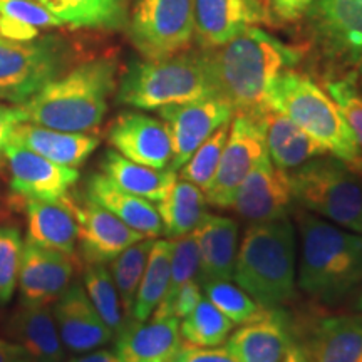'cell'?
Returning a JSON list of instances; mask_svg holds the SVG:
<instances>
[{
	"label": "cell",
	"instance_id": "51",
	"mask_svg": "<svg viewBox=\"0 0 362 362\" xmlns=\"http://www.w3.org/2000/svg\"><path fill=\"white\" fill-rule=\"evenodd\" d=\"M0 27H2V17H0Z\"/></svg>",
	"mask_w": 362,
	"mask_h": 362
},
{
	"label": "cell",
	"instance_id": "1",
	"mask_svg": "<svg viewBox=\"0 0 362 362\" xmlns=\"http://www.w3.org/2000/svg\"><path fill=\"white\" fill-rule=\"evenodd\" d=\"M205 52L216 96L232 104L235 112L252 116L267 110V93L277 76L304 57V49L282 42L260 25Z\"/></svg>",
	"mask_w": 362,
	"mask_h": 362
},
{
	"label": "cell",
	"instance_id": "42",
	"mask_svg": "<svg viewBox=\"0 0 362 362\" xmlns=\"http://www.w3.org/2000/svg\"><path fill=\"white\" fill-rule=\"evenodd\" d=\"M314 0H267L265 8L269 21L279 24H292L305 17Z\"/></svg>",
	"mask_w": 362,
	"mask_h": 362
},
{
	"label": "cell",
	"instance_id": "13",
	"mask_svg": "<svg viewBox=\"0 0 362 362\" xmlns=\"http://www.w3.org/2000/svg\"><path fill=\"white\" fill-rule=\"evenodd\" d=\"M4 168L11 193L24 200H61L79 180L76 168L57 165L17 144L4 149Z\"/></svg>",
	"mask_w": 362,
	"mask_h": 362
},
{
	"label": "cell",
	"instance_id": "17",
	"mask_svg": "<svg viewBox=\"0 0 362 362\" xmlns=\"http://www.w3.org/2000/svg\"><path fill=\"white\" fill-rule=\"evenodd\" d=\"M107 141L119 155L155 170L170 168L171 139L166 124L138 111H126L112 121Z\"/></svg>",
	"mask_w": 362,
	"mask_h": 362
},
{
	"label": "cell",
	"instance_id": "9",
	"mask_svg": "<svg viewBox=\"0 0 362 362\" xmlns=\"http://www.w3.org/2000/svg\"><path fill=\"white\" fill-rule=\"evenodd\" d=\"M310 40L342 78L362 88V0H314L305 13Z\"/></svg>",
	"mask_w": 362,
	"mask_h": 362
},
{
	"label": "cell",
	"instance_id": "19",
	"mask_svg": "<svg viewBox=\"0 0 362 362\" xmlns=\"http://www.w3.org/2000/svg\"><path fill=\"white\" fill-rule=\"evenodd\" d=\"M193 19L194 37L203 51L220 47L243 30L270 22L260 0H193Z\"/></svg>",
	"mask_w": 362,
	"mask_h": 362
},
{
	"label": "cell",
	"instance_id": "22",
	"mask_svg": "<svg viewBox=\"0 0 362 362\" xmlns=\"http://www.w3.org/2000/svg\"><path fill=\"white\" fill-rule=\"evenodd\" d=\"M8 144L27 148L57 165L78 168L99 146V138L90 133H67L33 123L13 128Z\"/></svg>",
	"mask_w": 362,
	"mask_h": 362
},
{
	"label": "cell",
	"instance_id": "15",
	"mask_svg": "<svg viewBox=\"0 0 362 362\" xmlns=\"http://www.w3.org/2000/svg\"><path fill=\"white\" fill-rule=\"evenodd\" d=\"M293 203L288 171L277 168L265 153L240 183L230 210L247 220L269 221L288 218Z\"/></svg>",
	"mask_w": 362,
	"mask_h": 362
},
{
	"label": "cell",
	"instance_id": "31",
	"mask_svg": "<svg viewBox=\"0 0 362 362\" xmlns=\"http://www.w3.org/2000/svg\"><path fill=\"white\" fill-rule=\"evenodd\" d=\"M156 208L163 233L171 240L181 238L192 233L206 214L205 193L197 185L178 178Z\"/></svg>",
	"mask_w": 362,
	"mask_h": 362
},
{
	"label": "cell",
	"instance_id": "8",
	"mask_svg": "<svg viewBox=\"0 0 362 362\" xmlns=\"http://www.w3.org/2000/svg\"><path fill=\"white\" fill-rule=\"evenodd\" d=\"M71 61L69 45L54 35L33 40L0 39V101L25 103L66 72Z\"/></svg>",
	"mask_w": 362,
	"mask_h": 362
},
{
	"label": "cell",
	"instance_id": "45",
	"mask_svg": "<svg viewBox=\"0 0 362 362\" xmlns=\"http://www.w3.org/2000/svg\"><path fill=\"white\" fill-rule=\"evenodd\" d=\"M22 121V116L17 106H7V104L0 103V168L4 166V149L11 141V134Z\"/></svg>",
	"mask_w": 362,
	"mask_h": 362
},
{
	"label": "cell",
	"instance_id": "18",
	"mask_svg": "<svg viewBox=\"0 0 362 362\" xmlns=\"http://www.w3.org/2000/svg\"><path fill=\"white\" fill-rule=\"evenodd\" d=\"M52 315L62 346L72 354L96 351L115 337L79 282L71 284L54 302Z\"/></svg>",
	"mask_w": 362,
	"mask_h": 362
},
{
	"label": "cell",
	"instance_id": "2",
	"mask_svg": "<svg viewBox=\"0 0 362 362\" xmlns=\"http://www.w3.org/2000/svg\"><path fill=\"white\" fill-rule=\"evenodd\" d=\"M116 86V59H89L17 104V110L24 123L67 133H90L103 123Z\"/></svg>",
	"mask_w": 362,
	"mask_h": 362
},
{
	"label": "cell",
	"instance_id": "50",
	"mask_svg": "<svg viewBox=\"0 0 362 362\" xmlns=\"http://www.w3.org/2000/svg\"><path fill=\"white\" fill-rule=\"evenodd\" d=\"M357 310H361V312H362V293H361L359 300H357Z\"/></svg>",
	"mask_w": 362,
	"mask_h": 362
},
{
	"label": "cell",
	"instance_id": "27",
	"mask_svg": "<svg viewBox=\"0 0 362 362\" xmlns=\"http://www.w3.org/2000/svg\"><path fill=\"white\" fill-rule=\"evenodd\" d=\"M7 332L34 362H62L66 349L49 305H21L7 322Z\"/></svg>",
	"mask_w": 362,
	"mask_h": 362
},
{
	"label": "cell",
	"instance_id": "26",
	"mask_svg": "<svg viewBox=\"0 0 362 362\" xmlns=\"http://www.w3.org/2000/svg\"><path fill=\"white\" fill-rule=\"evenodd\" d=\"M265 144L272 163L284 171H292L314 158L327 155L315 139L282 112L267 107L260 112Z\"/></svg>",
	"mask_w": 362,
	"mask_h": 362
},
{
	"label": "cell",
	"instance_id": "16",
	"mask_svg": "<svg viewBox=\"0 0 362 362\" xmlns=\"http://www.w3.org/2000/svg\"><path fill=\"white\" fill-rule=\"evenodd\" d=\"M74 257L42 247L27 238L22 248L19 291L21 305H51L71 285Z\"/></svg>",
	"mask_w": 362,
	"mask_h": 362
},
{
	"label": "cell",
	"instance_id": "37",
	"mask_svg": "<svg viewBox=\"0 0 362 362\" xmlns=\"http://www.w3.org/2000/svg\"><path fill=\"white\" fill-rule=\"evenodd\" d=\"M200 285L208 300L235 325H245L267 312L232 280H210Z\"/></svg>",
	"mask_w": 362,
	"mask_h": 362
},
{
	"label": "cell",
	"instance_id": "28",
	"mask_svg": "<svg viewBox=\"0 0 362 362\" xmlns=\"http://www.w3.org/2000/svg\"><path fill=\"white\" fill-rule=\"evenodd\" d=\"M302 347L309 362H362V312L322 319Z\"/></svg>",
	"mask_w": 362,
	"mask_h": 362
},
{
	"label": "cell",
	"instance_id": "35",
	"mask_svg": "<svg viewBox=\"0 0 362 362\" xmlns=\"http://www.w3.org/2000/svg\"><path fill=\"white\" fill-rule=\"evenodd\" d=\"M83 285L104 324L112 330L115 336H117L129 320L126 319L123 307H121L119 296H117L110 269L104 264H84Z\"/></svg>",
	"mask_w": 362,
	"mask_h": 362
},
{
	"label": "cell",
	"instance_id": "41",
	"mask_svg": "<svg viewBox=\"0 0 362 362\" xmlns=\"http://www.w3.org/2000/svg\"><path fill=\"white\" fill-rule=\"evenodd\" d=\"M0 16L37 30L62 27L57 17L35 0H0Z\"/></svg>",
	"mask_w": 362,
	"mask_h": 362
},
{
	"label": "cell",
	"instance_id": "7",
	"mask_svg": "<svg viewBox=\"0 0 362 362\" xmlns=\"http://www.w3.org/2000/svg\"><path fill=\"white\" fill-rule=\"evenodd\" d=\"M293 202L309 214L362 235V183L337 158H314L288 173Z\"/></svg>",
	"mask_w": 362,
	"mask_h": 362
},
{
	"label": "cell",
	"instance_id": "34",
	"mask_svg": "<svg viewBox=\"0 0 362 362\" xmlns=\"http://www.w3.org/2000/svg\"><path fill=\"white\" fill-rule=\"evenodd\" d=\"M155 238H143L139 242L129 245L123 250L115 260L111 262V275L115 280L117 296H119L121 307L126 319L131 320V312H133L134 297L138 292L139 282H141L143 272L146 269L149 252L153 248Z\"/></svg>",
	"mask_w": 362,
	"mask_h": 362
},
{
	"label": "cell",
	"instance_id": "29",
	"mask_svg": "<svg viewBox=\"0 0 362 362\" xmlns=\"http://www.w3.org/2000/svg\"><path fill=\"white\" fill-rule=\"evenodd\" d=\"M99 166L101 173L106 175L117 187L151 203H160L178 180L176 171L171 168H149L128 160L116 149H107L99 161Z\"/></svg>",
	"mask_w": 362,
	"mask_h": 362
},
{
	"label": "cell",
	"instance_id": "48",
	"mask_svg": "<svg viewBox=\"0 0 362 362\" xmlns=\"http://www.w3.org/2000/svg\"><path fill=\"white\" fill-rule=\"evenodd\" d=\"M69 362H121L117 359L115 351H90L86 354H81L79 357H74Z\"/></svg>",
	"mask_w": 362,
	"mask_h": 362
},
{
	"label": "cell",
	"instance_id": "24",
	"mask_svg": "<svg viewBox=\"0 0 362 362\" xmlns=\"http://www.w3.org/2000/svg\"><path fill=\"white\" fill-rule=\"evenodd\" d=\"M29 238L39 245L74 257L78 247V221L71 194L61 200H25Z\"/></svg>",
	"mask_w": 362,
	"mask_h": 362
},
{
	"label": "cell",
	"instance_id": "5",
	"mask_svg": "<svg viewBox=\"0 0 362 362\" xmlns=\"http://www.w3.org/2000/svg\"><path fill=\"white\" fill-rule=\"evenodd\" d=\"M265 106L282 112L302 128L325 153L362 175V148L337 103L314 79L293 69L277 76L267 93Z\"/></svg>",
	"mask_w": 362,
	"mask_h": 362
},
{
	"label": "cell",
	"instance_id": "10",
	"mask_svg": "<svg viewBox=\"0 0 362 362\" xmlns=\"http://www.w3.org/2000/svg\"><path fill=\"white\" fill-rule=\"evenodd\" d=\"M128 35L143 59H165L187 51L194 37L193 0H136Z\"/></svg>",
	"mask_w": 362,
	"mask_h": 362
},
{
	"label": "cell",
	"instance_id": "25",
	"mask_svg": "<svg viewBox=\"0 0 362 362\" xmlns=\"http://www.w3.org/2000/svg\"><path fill=\"white\" fill-rule=\"evenodd\" d=\"M84 194L144 237L156 238L163 235L158 208L141 197L124 192L123 188L112 183L106 175H89L86 181Z\"/></svg>",
	"mask_w": 362,
	"mask_h": 362
},
{
	"label": "cell",
	"instance_id": "20",
	"mask_svg": "<svg viewBox=\"0 0 362 362\" xmlns=\"http://www.w3.org/2000/svg\"><path fill=\"white\" fill-rule=\"evenodd\" d=\"M183 346L178 317L129 320L116 336L115 352L121 362H173Z\"/></svg>",
	"mask_w": 362,
	"mask_h": 362
},
{
	"label": "cell",
	"instance_id": "21",
	"mask_svg": "<svg viewBox=\"0 0 362 362\" xmlns=\"http://www.w3.org/2000/svg\"><path fill=\"white\" fill-rule=\"evenodd\" d=\"M200 255L198 282L233 280L238 252V223L228 216L205 214L193 230Z\"/></svg>",
	"mask_w": 362,
	"mask_h": 362
},
{
	"label": "cell",
	"instance_id": "47",
	"mask_svg": "<svg viewBox=\"0 0 362 362\" xmlns=\"http://www.w3.org/2000/svg\"><path fill=\"white\" fill-rule=\"evenodd\" d=\"M24 198L16 197V194L0 193V225H6L12 221V216L17 211L24 210Z\"/></svg>",
	"mask_w": 362,
	"mask_h": 362
},
{
	"label": "cell",
	"instance_id": "4",
	"mask_svg": "<svg viewBox=\"0 0 362 362\" xmlns=\"http://www.w3.org/2000/svg\"><path fill=\"white\" fill-rule=\"evenodd\" d=\"M233 282L265 310L297 296V235L288 218L253 221L238 243Z\"/></svg>",
	"mask_w": 362,
	"mask_h": 362
},
{
	"label": "cell",
	"instance_id": "6",
	"mask_svg": "<svg viewBox=\"0 0 362 362\" xmlns=\"http://www.w3.org/2000/svg\"><path fill=\"white\" fill-rule=\"evenodd\" d=\"M216 96L206 52H185L131 64L117 84L116 101L143 111Z\"/></svg>",
	"mask_w": 362,
	"mask_h": 362
},
{
	"label": "cell",
	"instance_id": "39",
	"mask_svg": "<svg viewBox=\"0 0 362 362\" xmlns=\"http://www.w3.org/2000/svg\"><path fill=\"white\" fill-rule=\"evenodd\" d=\"M21 232L13 225H0V305H7L17 287L22 259Z\"/></svg>",
	"mask_w": 362,
	"mask_h": 362
},
{
	"label": "cell",
	"instance_id": "36",
	"mask_svg": "<svg viewBox=\"0 0 362 362\" xmlns=\"http://www.w3.org/2000/svg\"><path fill=\"white\" fill-rule=\"evenodd\" d=\"M198 272H200V255H198V245L193 233L176 238L173 253H171L168 288L151 317H170L176 293L185 284L198 280Z\"/></svg>",
	"mask_w": 362,
	"mask_h": 362
},
{
	"label": "cell",
	"instance_id": "49",
	"mask_svg": "<svg viewBox=\"0 0 362 362\" xmlns=\"http://www.w3.org/2000/svg\"><path fill=\"white\" fill-rule=\"evenodd\" d=\"M282 362H309V359H307L304 347L298 346L296 342H291V346H288L287 352H285Z\"/></svg>",
	"mask_w": 362,
	"mask_h": 362
},
{
	"label": "cell",
	"instance_id": "33",
	"mask_svg": "<svg viewBox=\"0 0 362 362\" xmlns=\"http://www.w3.org/2000/svg\"><path fill=\"white\" fill-rule=\"evenodd\" d=\"M233 327L232 320L203 297L198 305L181 319L180 334L181 341L188 346L216 347L226 342Z\"/></svg>",
	"mask_w": 362,
	"mask_h": 362
},
{
	"label": "cell",
	"instance_id": "52",
	"mask_svg": "<svg viewBox=\"0 0 362 362\" xmlns=\"http://www.w3.org/2000/svg\"><path fill=\"white\" fill-rule=\"evenodd\" d=\"M260 2H264V0H260Z\"/></svg>",
	"mask_w": 362,
	"mask_h": 362
},
{
	"label": "cell",
	"instance_id": "12",
	"mask_svg": "<svg viewBox=\"0 0 362 362\" xmlns=\"http://www.w3.org/2000/svg\"><path fill=\"white\" fill-rule=\"evenodd\" d=\"M158 115L170 133L173 151L170 168L178 171L203 141L233 119L235 110L225 99L211 96L165 106L158 110Z\"/></svg>",
	"mask_w": 362,
	"mask_h": 362
},
{
	"label": "cell",
	"instance_id": "23",
	"mask_svg": "<svg viewBox=\"0 0 362 362\" xmlns=\"http://www.w3.org/2000/svg\"><path fill=\"white\" fill-rule=\"evenodd\" d=\"M291 342L284 314L270 309L257 320L235 330L225 346L238 362H282Z\"/></svg>",
	"mask_w": 362,
	"mask_h": 362
},
{
	"label": "cell",
	"instance_id": "14",
	"mask_svg": "<svg viewBox=\"0 0 362 362\" xmlns=\"http://www.w3.org/2000/svg\"><path fill=\"white\" fill-rule=\"evenodd\" d=\"M72 206L78 221L79 255L84 264H111L129 245L148 238L86 194L72 198Z\"/></svg>",
	"mask_w": 362,
	"mask_h": 362
},
{
	"label": "cell",
	"instance_id": "32",
	"mask_svg": "<svg viewBox=\"0 0 362 362\" xmlns=\"http://www.w3.org/2000/svg\"><path fill=\"white\" fill-rule=\"evenodd\" d=\"M175 240H155L149 252L146 269L143 272L141 282L134 297L131 320H148L165 297L170 282V264Z\"/></svg>",
	"mask_w": 362,
	"mask_h": 362
},
{
	"label": "cell",
	"instance_id": "46",
	"mask_svg": "<svg viewBox=\"0 0 362 362\" xmlns=\"http://www.w3.org/2000/svg\"><path fill=\"white\" fill-rule=\"evenodd\" d=\"M0 362H34L21 344L0 337Z\"/></svg>",
	"mask_w": 362,
	"mask_h": 362
},
{
	"label": "cell",
	"instance_id": "43",
	"mask_svg": "<svg viewBox=\"0 0 362 362\" xmlns=\"http://www.w3.org/2000/svg\"><path fill=\"white\" fill-rule=\"evenodd\" d=\"M173 362H238L237 357L226 346L216 347H197V346H181Z\"/></svg>",
	"mask_w": 362,
	"mask_h": 362
},
{
	"label": "cell",
	"instance_id": "30",
	"mask_svg": "<svg viewBox=\"0 0 362 362\" xmlns=\"http://www.w3.org/2000/svg\"><path fill=\"white\" fill-rule=\"evenodd\" d=\"M71 29H119L126 25L128 0H35Z\"/></svg>",
	"mask_w": 362,
	"mask_h": 362
},
{
	"label": "cell",
	"instance_id": "11",
	"mask_svg": "<svg viewBox=\"0 0 362 362\" xmlns=\"http://www.w3.org/2000/svg\"><path fill=\"white\" fill-rule=\"evenodd\" d=\"M265 153V131L260 117L235 112L218 168L210 187L203 192L208 205L216 208L232 206L240 183Z\"/></svg>",
	"mask_w": 362,
	"mask_h": 362
},
{
	"label": "cell",
	"instance_id": "40",
	"mask_svg": "<svg viewBox=\"0 0 362 362\" xmlns=\"http://www.w3.org/2000/svg\"><path fill=\"white\" fill-rule=\"evenodd\" d=\"M329 96L337 103L347 124L362 148V90L347 79H332L327 86Z\"/></svg>",
	"mask_w": 362,
	"mask_h": 362
},
{
	"label": "cell",
	"instance_id": "44",
	"mask_svg": "<svg viewBox=\"0 0 362 362\" xmlns=\"http://www.w3.org/2000/svg\"><path fill=\"white\" fill-rule=\"evenodd\" d=\"M202 292V285L198 280H192V282L185 284L180 288V292L176 293L173 305H171V315L178 317V319H183L185 315H188L203 298Z\"/></svg>",
	"mask_w": 362,
	"mask_h": 362
},
{
	"label": "cell",
	"instance_id": "3",
	"mask_svg": "<svg viewBox=\"0 0 362 362\" xmlns=\"http://www.w3.org/2000/svg\"><path fill=\"white\" fill-rule=\"evenodd\" d=\"M297 285L322 304H339L362 284V235L302 211Z\"/></svg>",
	"mask_w": 362,
	"mask_h": 362
},
{
	"label": "cell",
	"instance_id": "38",
	"mask_svg": "<svg viewBox=\"0 0 362 362\" xmlns=\"http://www.w3.org/2000/svg\"><path fill=\"white\" fill-rule=\"evenodd\" d=\"M232 123V121H230ZM230 123L220 126L206 141H203L189 160L180 168V178L197 185L202 192L210 187L211 180L218 168V163L223 153L226 136L230 131Z\"/></svg>",
	"mask_w": 362,
	"mask_h": 362
}]
</instances>
